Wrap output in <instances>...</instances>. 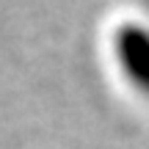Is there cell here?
Listing matches in <instances>:
<instances>
[{"label": "cell", "instance_id": "obj_1", "mask_svg": "<svg viewBox=\"0 0 149 149\" xmlns=\"http://www.w3.org/2000/svg\"><path fill=\"white\" fill-rule=\"evenodd\" d=\"M119 58L127 80L149 97V25H127L119 33Z\"/></svg>", "mask_w": 149, "mask_h": 149}]
</instances>
